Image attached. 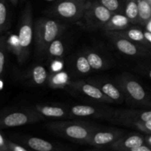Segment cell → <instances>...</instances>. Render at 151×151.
Returning <instances> with one entry per match:
<instances>
[{"label": "cell", "instance_id": "ffe728a7", "mask_svg": "<svg viewBox=\"0 0 151 151\" xmlns=\"http://www.w3.org/2000/svg\"><path fill=\"white\" fill-rule=\"evenodd\" d=\"M117 32L119 35L125 37L131 41L137 43H140V44H145V46L148 45V43L146 41L145 37L144 32L140 29L137 28H131V29H125L123 30L120 31H115Z\"/></svg>", "mask_w": 151, "mask_h": 151}, {"label": "cell", "instance_id": "e0dca14e", "mask_svg": "<svg viewBox=\"0 0 151 151\" xmlns=\"http://www.w3.org/2000/svg\"><path fill=\"white\" fill-rule=\"evenodd\" d=\"M131 23V21L123 13H114L102 28L105 31H120L127 29Z\"/></svg>", "mask_w": 151, "mask_h": 151}, {"label": "cell", "instance_id": "52a82bcc", "mask_svg": "<svg viewBox=\"0 0 151 151\" xmlns=\"http://www.w3.org/2000/svg\"><path fill=\"white\" fill-rule=\"evenodd\" d=\"M113 14L114 13L103 5L100 1H96L88 4L83 17L88 27L97 29L103 27Z\"/></svg>", "mask_w": 151, "mask_h": 151}, {"label": "cell", "instance_id": "f1b7e54d", "mask_svg": "<svg viewBox=\"0 0 151 151\" xmlns=\"http://www.w3.org/2000/svg\"><path fill=\"white\" fill-rule=\"evenodd\" d=\"M75 65L76 70L82 75L89 73L92 69L86 55H81L78 56L75 60Z\"/></svg>", "mask_w": 151, "mask_h": 151}, {"label": "cell", "instance_id": "d6986e66", "mask_svg": "<svg viewBox=\"0 0 151 151\" xmlns=\"http://www.w3.org/2000/svg\"><path fill=\"white\" fill-rule=\"evenodd\" d=\"M27 77H29L31 82L35 86H42L48 81L49 75L45 67L41 65H36L33 66L30 70L29 75L28 74Z\"/></svg>", "mask_w": 151, "mask_h": 151}, {"label": "cell", "instance_id": "7a4b0ae2", "mask_svg": "<svg viewBox=\"0 0 151 151\" xmlns=\"http://www.w3.org/2000/svg\"><path fill=\"white\" fill-rule=\"evenodd\" d=\"M46 127L57 135L83 144H87L92 133L99 128L83 121H55L47 123Z\"/></svg>", "mask_w": 151, "mask_h": 151}, {"label": "cell", "instance_id": "e575fe53", "mask_svg": "<svg viewBox=\"0 0 151 151\" xmlns=\"http://www.w3.org/2000/svg\"><path fill=\"white\" fill-rule=\"evenodd\" d=\"M145 26H146V29H147V30L151 32V19L148 22H147V24H146Z\"/></svg>", "mask_w": 151, "mask_h": 151}, {"label": "cell", "instance_id": "f35d334b", "mask_svg": "<svg viewBox=\"0 0 151 151\" xmlns=\"http://www.w3.org/2000/svg\"><path fill=\"white\" fill-rule=\"evenodd\" d=\"M47 1H52V0H47Z\"/></svg>", "mask_w": 151, "mask_h": 151}, {"label": "cell", "instance_id": "5bb4252c", "mask_svg": "<svg viewBox=\"0 0 151 151\" xmlns=\"http://www.w3.org/2000/svg\"><path fill=\"white\" fill-rule=\"evenodd\" d=\"M94 85L98 86L106 96L113 100L114 103L120 104L125 100V94L122 89L112 83L108 81H97L94 82Z\"/></svg>", "mask_w": 151, "mask_h": 151}, {"label": "cell", "instance_id": "83f0119b", "mask_svg": "<svg viewBox=\"0 0 151 151\" xmlns=\"http://www.w3.org/2000/svg\"><path fill=\"white\" fill-rule=\"evenodd\" d=\"M8 50L7 36L2 34L0 35V77L2 76L4 73Z\"/></svg>", "mask_w": 151, "mask_h": 151}, {"label": "cell", "instance_id": "44dd1931", "mask_svg": "<svg viewBox=\"0 0 151 151\" xmlns=\"http://www.w3.org/2000/svg\"><path fill=\"white\" fill-rule=\"evenodd\" d=\"M9 0H0V35L4 34L10 27Z\"/></svg>", "mask_w": 151, "mask_h": 151}, {"label": "cell", "instance_id": "4dcf8cb0", "mask_svg": "<svg viewBox=\"0 0 151 151\" xmlns=\"http://www.w3.org/2000/svg\"><path fill=\"white\" fill-rule=\"evenodd\" d=\"M7 140L1 134H0V151H8Z\"/></svg>", "mask_w": 151, "mask_h": 151}, {"label": "cell", "instance_id": "f546056e", "mask_svg": "<svg viewBox=\"0 0 151 151\" xmlns=\"http://www.w3.org/2000/svg\"><path fill=\"white\" fill-rule=\"evenodd\" d=\"M7 145L8 151H28V149L25 147L24 146L13 142L10 141L8 139L7 140Z\"/></svg>", "mask_w": 151, "mask_h": 151}, {"label": "cell", "instance_id": "9a60e30c", "mask_svg": "<svg viewBox=\"0 0 151 151\" xmlns=\"http://www.w3.org/2000/svg\"><path fill=\"white\" fill-rule=\"evenodd\" d=\"M32 109L44 117L63 118L69 116V111L59 106L35 105Z\"/></svg>", "mask_w": 151, "mask_h": 151}, {"label": "cell", "instance_id": "4316f807", "mask_svg": "<svg viewBox=\"0 0 151 151\" xmlns=\"http://www.w3.org/2000/svg\"><path fill=\"white\" fill-rule=\"evenodd\" d=\"M114 13H123L126 0H98Z\"/></svg>", "mask_w": 151, "mask_h": 151}, {"label": "cell", "instance_id": "ba28073f", "mask_svg": "<svg viewBox=\"0 0 151 151\" xmlns=\"http://www.w3.org/2000/svg\"><path fill=\"white\" fill-rule=\"evenodd\" d=\"M106 35L114 43L120 52L128 56H146L149 54L145 47L139 45L137 42L119 35L115 31H106Z\"/></svg>", "mask_w": 151, "mask_h": 151}, {"label": "cell", "instance_id": "d4e9b609", "mask_svg": "<svg viewBox=\"0 0 151 151\" xmlns=\"http://www.w3.org/2000/svg\"><path fill=\"white\" fill-rule=\"evenodd\" d=\"M124 14L131 21V23H139L138 0H126Z\"/></svg>", "mask_w": 151, "mask_h": 151}, {"label": "cell", "instance_id": "7c38bea8", "mask_svg": "<svg viewBox=\"0 0 151 151\" xmlns=\"http://www.w3.org/2000/svg\"><path fill=\"white\" fill-rule=\"evenodd\" d=\"M132 120V121H151V111H137L131 109H116L113 111L109 120Z\"/></svg>", "mask_w": 151, "mask_h": 151}, {"label": "cell", "instance_id": "8992f818", "mask_svg": "<svg viewBox=\"0 0 151 151\" xmlns=\"http://www.w3.org/2000/svg\"><path fill=\"white\" fill-rule=\"evenodd\" d=\"M118 85L128 100L135 104L150 106V98L142 86L128 75H122L118 78Z\"/></svg>", "mask_w": 151, "mask_h": 151}, {"label": "cell", "instance_id": "d6a6232c", "mask_svg": "<svg viewBox=\"0 0 151 151\" xmlns=\"http://www.w3.org/2000/svg\"><path fill=\"white\" fill-rule=\"evenodd\" d=\"M144 35H145V37L146 41H147V43H148L149 44H150L151 45V32L147 30L145 31Z\"/></svg>", "mask_w": 151, "mask_h": 151}, {"label": "cell", "instance_id": "603a6c76", "mask_svg": "<svg viewBox=\"0 0 151 151\" xmlns=\"http://www.w3.org/2000/svg\"><path fill=\"white\" fill-rule=\"evenodd\" d=\"M65 53L64 44L60 38H58L55 39L51 44L49 45L47 51V55L52 59H58L63 56Z\"/></svg>", "mask_w": 151, "mask_h": 151}, {"label": "cell", "instance_id": "9c48e42d", "mask_svg": "<svg viewBox=\"0 0 151 151\" xmlns=\"http://www.w3.org/2000/svg\"><path fill=\"white\" fill-rule=\"evenodd\" d=\"M125 131L119 129L98 128L92 133L87 144L97 148L107 147L124 135Z\"/></svg>", "mask_w": 151, "mask_h": 151}, {"label": "cell", "instance_id": "8d00e7d4", "mask_svg": "<svg viewBox=\"0 0 151 151\" xmlns=\"http://www.w3.org/2000/svg\"><path fill=\"white\" fill-rule=\"evenodd\" d=\"M147 76H148L151 79V68L150 69H148V71H147Z\"/></svg>", "mask_w": 151, "mask_h": 151}, {"label": "cell", "instance_id": "5b68a950", "mask_svg": "<svg viewBox=\"0 0 151 151\" xmlns=\"http://www.w3.org/2000/svg\"><path fill=\"white\" fill-rule=\"evenodd\" d=\"M44 116L31 109L15 110L0 115V128H14L44 120Z\"/></svg>", "mask_w": 151, "mask_h": 151}, {"label": "cell", "instance_id": "74e56055", "mask_svg": "<svg viewBox=\"0 0 151 151\" xmlns=\"http://www.w3.org/2000/svg\"><path fill=\"white\" fill-rule=\"evenodd\" d=\"M148 1H149V2H150V4H151V0H148Z\"/></svg>", "mask_w": 151, "mask_h": 151}, {"label": "cell", "instance_id": "836d02e7", "mask_svg": "<svg viewBox=\"0 0 151 151\" xmlns=\"http://www.w3.org/2000/svg\"><path fill=\"white\" fill-rule=\"evenodd\" d=\"M145 139L146 142L147 143V145H148L150 147H151V134H149V135H147V137H145Z\"/></svg>", "mask_w": 151, "mask_h": 151}, {"label": "cell", "instance_id": "30bf717a", "mask_svg": "<svg viewBox=\"0 0 151 151\" xmlns=\"http://www.w3.org/2000/svg\"><path fill=\"white\" fill-rule=\"evenodd\" d=\"M69 86L81 91V93L83 94L86 97H90L97 101L106 103H114L113 100L106 96L98 86L93 83H86L83 81H69Z\"/></svg>", "mask_w": 151, "mask_h": 151}, {"label": "cell", "instance_id": "6da1fadb", "mask_svg": "<svg viewBox=\"0 0 151 151\" xmlns=\"http://www.w3.org/2000/svg\"><path fill=\"white\" fill-rule=\"evenodd\" d=\"M66 28L60 22L49 18H38L34 24V44L35 57L41 59L47 55L49 45L59 38Z\"/></svg>", "mask_w": 151, "mask_h": 151}, {"label": "cell", "instance_id": "2e32d148", "mask_svg": "<svg viewBox=\"0 0 151 151\" xmlns=\"http://www.w3.org/2000/svg\"><path fill=\"white\" fill-rule=\"evenodd\" d=\"M29 149L37 151H53L60 150L55 145L38 137H26L19 139Z\"/></svg>", "mask_w": 151, "mask_h": 151}, {"label": "cell", "instance_id": "7402d4cb", "mask_svg": "<svg viewBox=\"0 0 151 151\" xmlns=\"http://www.w3.org/2000/svg\"><path fill=\"white\" fill-rule=\"evenodd\" d=\"M112 122L136 128V129L139 130V131H142V132H144L147 134H151V121L143 122V121H132L119 119V120H114Z\"/></svg>", "mask_w": 151, "mask_h": 151}, {"label": "cell", "instance_id": "8fae6325", "mask_svg": "<svg viewBox=\"0 0 151 151\" xmlns=\"http://www.w3.org/2000/svg\"><path fill=\"white\" fill-rule=\"evenodd\" d=\"M69 114L75 116H94L98 118H105L109 119L111 116L113 111L111 109H103L97 106L76 105L69 109Z\"/></svg>", "mask_w": 151, "mask_h": 151}, {"label": "cell", "instance_id": "277c9868", "mask_svg": "<svg viewBox=\"0 0 151 151\" xmlns=\"http://www.w3.org/2000/svg\"><path fill=\"white\" fill-rule=\"evenodd\" d=\"M88 4L87 0H59L48 13L62 20L76 22L83 17Z\"/></svg>", "mask_w": 151, "mask_h": 151}, {"label": "cell", "instance_id": "4fadbf2b", "mask_svg": "<svg viewBox=\"0 0 151 151\" xmlns=\"http://www.w3.org/2000/svg\"><path fill=\"white\" fill-rule=\"evenodd\" d=\"M145 144V138L139 134L123 135L109 145L107 148L118 151H131L132 148Z\"/></svg>", "mask_w": 151, "mask_h": 151}, {"label": "cell", "instance_id": "d590c367", "mask_svg": "<svg viewBox=\"0 0 151 151\" xmlns=\"http://www.w3.org/2000/svg\"><path fill=\"white\" fill-rule=\"evenodd\" d=\"M9 1H10V2L13 5L16 6V5H17L18 2H19V0H9Z\"/></svg>", "mask_w": 151, "mask_h": 151}, {"label": "cell", "instance_id": "cb8c5ba5", "mask_svg": "<svg viewBox=\"0 0 151 151\" xmlns=\"http://www.w3.org/2000/svg\"><path fill=\"white\" fill-rule=\"evenodd\" d=\"M139 23L147 24L151 19V4L148 0H138Z\"/></svg>", "mask_w": 151, "mask_h": 151}, {"label": "cell", "instance_id": "484cf974", "mask_svg": "<svg viewBox=\"0 0 151 151\" xmlns=\"http://www.w3.org/2000/svg\"><path fill=\"white\" fill-rule=\"evenodd\" d=\"M49 84L52 88H64L67 84L69 86V81H68L67 75L63 72L52 74L48 78Z\"/></svg>", "mask_w": 151, "mask_h": 151}, {"label": "cell", "instance_id": "1f68e13d", "mask_svg": "<svg viewBox=\"0 0 151 151\" xmlns=\"http://www.w3.org/2000/svg\"><path fill=\"white\" fill-rule=\"evenodd\" d=\"M131 151H151V147L149 145H145L144 144L142 145H139L138 147L132 148Z\"/></svg>", "mask_w": 151, "mask_h": 151}, {"label": "cell", "instance_id": "ac0fdd59", "mask_svg": "<svg viewBox=\"0 0 151 151\" xmlns=\"http://www.w3.org/2000/svg\"><path fill=\"white\" fill-rule=\"evenodd\" d=\"M91 69L94 70H103L109 66V63L104 57L97 52L88 50L85 52Z\"/></svg>", "mask_w": 151, "mask_h": 151}, {"label": "cell", "instance_id": "3957f363", "mask_svg": "<svg viewBox=\"0 0 151 151\" xmlns=\"http://www.w3.org/2000/svg\"><path fill=\"white\" fill-rule=\"evenodd\" d=\"M19 49L16 54L18 62L24 63L30 52V47L34 38V24L32 19V7L28 1L22 13L18 29Z\"/></svg>", "mask_w": 151, "mask_h": 151}]
</instances>
